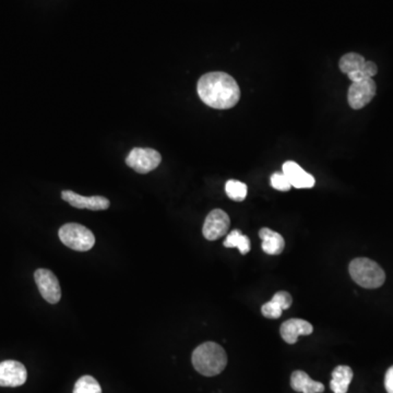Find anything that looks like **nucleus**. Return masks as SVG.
<instances>
[{
	"instance_id": "nucleus-1",
	"label": "nucleus",
	"mask_w": 393,
	"mask_h": 393,
	"mask_svg": "<svg viewBox=\"0 0 393 393\" xmlns=\"http://www.w3.org/2000/svg\"><path fill=\"white\" fill-rule=\"evenodd\" d=\"M198 96L207 106L216 109L234 107L240 98L236 80L225 72H209L198 81Z\"/></svg>"
},
{
	"instance_id": "nucleus-2",
	"label": "nucleus",
	"mask_w": 393,
	"mask_h": 393,
	"mask_svg": "<svg viewBox=\"0 0 393 393\" xmlns=\"http://www.w3.org/2000/svg\"><path fill=\"white\" fill-rule=\"evenodd\" d=\"M192 365L199 374L213 377L225 370L227 355L218 343L205 342L192 353Z\"/></svg>"
},
{
	"instance_id": "nucleus-3",
	"label": "nucleus",
	"mask_w": 393,
	"mask_h": 393,
	"mask_svg": "<svg viewBox=\"0 0 393 393\" xmlns=\"http://www.w3.org/2000/svg\"><path fill=\"white\" fill-rule=\"evenodd\" d=\"M348 269L354 282L364 289H378L385 283L383 268L368 258H356Z\"/></svg>"
},
{
	"instance_id": "nucleus-4",
	"label": "nucleus",
	"mask_w": 393,
	"mask_h": 393,
	"mask_svg": "<svg viewBox=\"0 0 393 393\" xmlns=\"http://www.w3.org/2000/svg\"><path fill=\"white\" fill-rule=\"evenodd\" d=\"M58 235L63 244L77 251H88L96 245L92 231L81 224H65L59 229Z\"/></svg>"
},
{
	"instance_id": "nucleus-5",
	"label": "nucleus",
	"mask_w": 393,
	"mask_h": 393,
	"mask_svg": "<svg viewBox=\"0 0 393 393\" xmlns=\"http://www.w3.org/2000/svg\"><path fill=\"white\" fill-rule=\"evenodd\" d=\"M162 157L159 152L150 148H135L126 159V164L139 174H148L159 166Z\"/></svg>"
},
{
	"instance_id": "nucleus-6",
	"label": "nucleus",
	"mask_w": 393,
	"mask_h": 393,
	"mask_svg": "<svg viewBox=\"0 0 393 393\" xmlns=\"http://www.w3.org/2000/svg\"><path fill=\"white\" fill-rule=\"evenodd\" d=\"M34 279L43 298L49 304L58 303L61 290L56 276L46 269H38L35 271Z\"/></svg>"
},
{
	"instance_id": "nucleus-7",
	"label": "nucleus",
	"mask_w": 393,
	"mask_h": 393,
	"mask_svg": "<svg viewBox=\"0 0 393 393\" xmlns=\"http://www.w3.org/2000/svg\"><path fill=\"white\" fill-rule=\"evenodd\" d=\"M377 88L372 78L363 80L359 82L352 83L348 89V101L353 109H361L372 102L376 96Z\"/></svg>"
},
{
	"instance_id": "nucleus-8",
	"label": "nucleus",
	"mask_w": 393,
	"mask_h": 393,
	"mask_svg": "<svg viewBox=\"0 0 393 393\" xmlns=\"http://www.w3.org/2000/svg\"><path fill=\"white\" fill-rule=\"evenodd\" d=\"M231 221L227 213L221 209L211 211L205 218L202 233L207 240H216L229 231Z\"/></svg>"
},
{
	"instance_id": "nucleus-9",
	"label": "nucleus",
	"mask_w": 393,
	"mask_h": 393,
	"mask_svg": "<svg viewBox=\"0 0 393 393\" xmlns=\"http://www.w3.org/2000/svg\"><path fill=\"white\" fill-rule=\"evenodd\" d=\"M27 379V368L20 361H3L0 363V387H20Z\"/></svg>"
},
{
	"instance_id": "nucleus-10",
	"label": "nucleus",
	"mask_w": 393,
	"mask_h": 393,
	"mask_svg": "<svg viewBox=\"0 0 393 393\" xmlns=\"http://www.w3.org/2000/svg\"><path fill=\"white\" fill-rule=\"evenodd\" d=\"M61 198L72 207H78V209H89V210L92 211L106 210L111 205L109 200L104 198V196H83L71 192V190L63 192Z\"/></svg>"
},
{
	"instance_id": "nucleus-11",
	"label": "nucleus",
	"mask_w": 393,
	"mask_h": 393,
	"mask_svg": "<svg viewBox=\"0 0 393 393\" xmlns=\"http://www.w3.org/2000/svg\"><path fill=\"white\" fill-rule=\"evenodd\" d=\"M313 331V326L303 319H290L282 324L280 329L283 340L289 344H294L297 342L298 337L311 335Z\"/></svg>"
},
{
	"instance_id": "nucleus-12",
	"label": "nucleus",
	"mask_w": 393,
	"mask_h": 393,
	"mask_svg": "<svg viewBox=\"0 0 393 393\" xmlns=\"http://www.w3.org/2000/svg\"><path fill=\"white\" fill-rule=\"evenodd\" d=\"M283 174L287 176L291 185L295 188H311L315 186V178L293 161L284 163Z\"/></svg>"
},
{
	"instance_id": "nucleus-13",
	"label": "nucleus",
	"mask_w": 393,
	"mask_h": 393,
	"mask_svg": "<svg viewBox=\"0 0 393 393\" xmlns=\"http://www.w3.org/2000/svg\"><path fill=\"white\" fill-rule=\"evenodd\" d=\"M291 385L296 392L322 393L324 391V385L322 383L311 379L308 374L302 370L293 372Z\"/></svg>"
},
{
	"instance_id": "nucleus-14",
	"label": "nucleus",
	"mask_w": 393,
	"mask_h": 393,
	"mask_svg": "<svg viewBox=\"0 0 393 393\" xmlns=\"http://www.w3.org/2000/svg\"><path fill=\"white\" fill-rule=\"evenodd\" d=\"M259 236L262 239L263 251L268 255H280L285 247L284 238L281 234L268 229V227H262L259 231Z\"/></svg>"
},
{
	"instance_id": "nucleus-15",
	"label": "nucleus",
	"mask_w": 393,
	"mask_h": 393,
	"mask_svg": "<svg viewBox=\"0 0 393 393\" xmlns=\"http://www.w3.org/2000/svg\"><path fill=\"white\" fill-rule=\"evenodd\" d=\"M353 379V370L351 367L337 366L333 372V379L330 383V388L335 393H346Z\"/></svg>"
},
{
	"instance_id": "nucleus-16",
	"label": "nucleus",
	"mask_w": 393,
	"mask_h": 393,
	"mask_svg": "<svg viewBox=\"0 0 393 393\" xmlns=\"http://www.w3.org/2000/svg\"><path fill=\"white\" fill-rule=\"evenodd\" d=\"M224 246L226 248H238L242 255H246L249 253L250 240L246 235L242 234V232L234 229L226 237Z\"/></svg>"
},
{
	"instance_id": "nucleus-17",
	"label": "nucleus",
	"mask_w": 393,
	"mask_h": 393,
	"mask_svg": "<svg viewBox=\"0 0 393 393\" xmlns=\"http://www.w3.org/2000/svg\"><path fill=\"white\" fill-rule=\"evenodd\" d=\"M366 60H365L364 57L359 54L348 53L340 59L339 66H340L341 71L343 74L348 75L351 72L361 69V67L364 66Z\"/></svg>"
},
{
	"instance_id": "nucleus-18",
	"label": "nucleus",
	"mask_w": 393,
	"mask_h": 393,
	"mask_svg": "<svg viewBox=\"0 0 393 393\" xmlns=\"http://www.w3.org/2000/svg\"><path fill=\"white\" fill-rule=\"evenodd\" d=\"M225 192L229 199L234 201H243L247 196V186L242 181L231 179L225 185Z\"/></svg>"
},
{
	"instance_id": "nucleus-19",
	"label": "nucleus",
	"mask_w": 393,
	"mask_h": 393,
	"mask_svg": "<svg viewBox=\"0 0 393 393\" xmlns=\"http://www.w3.org/2000/svg\"><path fill=\"white\" fill-rule=\"evenodd\" d=\"M74 393H102V388L96 378L83 376L76 383Z\"/></svg>"
},
{
	"instance_id": "nucleus-20",
	"label": "nucleus",
	"mask_w": 393,
	"mask_h": 393,
	"mask_svg": "<svg viewBox=\"0 0 393 393\" xmlns=\"http://www.w3.org/2000/svg\"><path fill=\"white\" fill-rule=\"evenodd\" d=\"M378 68L374 63L372 61H367L365 63L364 66L361 67V69L357 71L351 72L348 74V79L351 80L352 83L359 82L363 80L370 79L377 75Z\"/></svg>"
},
{
	"instance_id": "nucleus-21",
	"label": "nucleus",
	"mask_w": 393,
	"mask_h": 393,
	"mask_svg": "<svg viewBox=\"0 0 393 393\" xmlns=\"http://www.w3.org/2000/svg\"><path fill=\"white\" fill-rule=\"evenodd\" d=\"M261 313L267 318L278 319L282 316L283 308H282L279 303H276L273 300H271L261 307Z\"/></svg>"
},
{
	"instance_id": "nucleus-22",
	"label": "nucleus",
	"mask_w": 393,
	"mask_h": 393,
	"mask_svg": "<svg viewBox=\"0 0 393 393\" xmlns=\"http://www.w3.org/2000/svg\"><path fill=\"white\" fill-rule=\"evenodd\" d=\"M271 186L280 192H289L292 185L284 174L274 173L271 177Z\"/></svg>"
},
{
	"instance_id": "nucleus-23",
	"label": "nucleus",
	"mask_w": 393,
	"mask_h": 393,
	"mask_svg": "<svg viewBox=\"0 0 393 393\" xmlns=\"http://www.w3.org/2000/svg\"><path fill=\"white\" fill-rule=\"evenodd\" d=\"M272 300L276 303H279L283 311L290 308L293 302L290 293L285 292V291H280V292L276 293Z\"/></svg>"
},
{
	"instance_id": "nucleus-24",
	"label": "nucleus",
	"mask_w": 393,
	"mask_h": 393,
	"mask_svg": "<svg viewBox=\"0 0 393 393\" xmlns=\"http://www.w3.org/2000/svg\"><path fill=\"white\" fill-rule=\"evenodd\" d=\"M385 387L387 392L393 393V366L385 372Z\"/></svg>"
}]
</instances>
